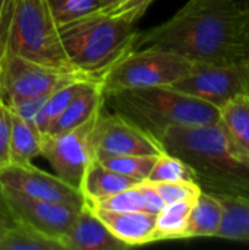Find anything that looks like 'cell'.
I'll return each instance as SVG.
<instances>
[{
  "mask_svg": "<svg viewBox=\"0 0 249 250\" xmlns=\"http://www.w3.org/2000/svg\"><path fill=\"white\" fill-rule=\"evenodd\" d=\"M172 88L217 108L241 94H249L248 62L236 64L195 63L192 70Z\"/></svg>",
  "mask_w": 249,
  "mask_h": 250,
  "instance_id": "ba28073f",
  "label": "cell"
},
{
  "mask_svg": "<svg viewBox=\"0 0 249 250\" xmlns=\"http://www.w3.org/2000/svg\"><path fill=\"white\" fill-rule=\"evenodd\" d=\"M18 223V220L13 217V214L9 211V208L0 201V236L9 230L10 227H13Z\"/></svg>",
  "mask_w": 249,
  "mask_h": 250,
  "instance_id": "1f68e13d",
  "label": "cell"
},
{
  "mask_svg": "<svg viewBox=\"0 0 249 250\" xmlns=\"http://www.w3.org/2000/svg\"><path fill=\"white\" fill-rule=\"evenodd\" d=\"M57 25H65L101 10L100 0H47Z\"/></svg>",
  "mask_w": 249,
  "mask_h": 250,
  "instance_id": "4316f807",
  "label": "cell"
},
{
  "mask_svg": "<svg viewBox=\"0 0 249 250\" xmlns=\"http://www.w3.org/2000/svg\"><path fill=\"white\" fill-rule=\"evenodd\" d=\"M164 205L179 201H195L203 190L195 182H173V183H154Z\"/></svg>",
  "mask_w": 249,
  "mask_h": 250,
  "instance_id": "83f0119b",
  "label": "cell"
},
{
  "mask_svg": "<svg viewBox=\"0 0 249 250\" xmlns=\"http://www.w3.org/2000/svg\"><path fill=\"white\" fill-rule=\"evenodd\" d=\"M91 209H104V211H116V212H126V211H147L144 195L139 189V183L123 190L100 199L92 204H87Z\"/></svg>",
  "mask_w": 249,
  "mask_h": 250,
  "instance_id": "484cf974",
  "label": "cell"
},
{
  "mask_svg": "<svg viewBox=\"0 0 249 250\" xmlns=\"http://www.w3.org/2000/svg\"><path fill=\"white\" fill-rule=\"evenodd\" d=\"M10 166V110L0 98V170Z\"/></svg>",
  "mask_w": 249,
  "mask_h": 250,
  "instance_id": "4dcf8cb0",
  "label": "cell"
},
{
  "mask_svg": "<svg viewBox=\"0 0 249 250\" xmlns=\"http://www.w3.org/2000/svg\"><path fill=\"white\" fill-rule=\"evenodd\" d=\"M0 250H65L54 240L25 223L18 221L0 236Z\"/></svg>",
  "mask_w": 249,
  "mask_h": 250,
  "instance_id": "7402d4cb",
  "label": "cell"
},
{
  "mask_svg": "<svg viewBox=\"0 0 249 250\" xmlns=\"http://www.w3.org/2000/svg\"><path fill=\"white\" fill-rule=\"evenodd\" d=\"M158 141L164 152L191 167L203 190L213 195L249 196V157L220 122L170 126Z\"/></svg>",
  "mask_w": 249,
  "mask_h": 250,
  "instance_id": "7a4b0ae2",
  "label": "cell"
},
{
  "mask_svg": "<svg viewBox=\"0 0 249 250\" xmlns=\"http://www.w3.org/2000/svg\"><path fill=\"white\" fill-rule=\"evenodd\" d=\"M217 196L223 205V220L214 239L249 243V196Z\"/></svg>",
  "mask_w": 249,
  "mask_h": 250,
  "instance_id": "ac0fdd59",
  "label": "cell"
},
{
  "mask_svg": "<svg viewBox=\"0 0 249 250\" xmlns=\"http://www.w3.org/2000/svg\"><path fill=\"white\" fill-rule=\"evenodd\" d=\"M220 119L232 141L249 157V94H241L219 108Z\"/></svg>",
  "mask_w": 249,
  "mask_h": 250,
  "instance_id": "ffe728a7",
  "label": "cell"
},
{
  "mask_svg": "<svg viewBox=\"0 0 249 250\" xmlns=\"http://www.w3.org/2000/svg\"><path fill=\"white\" fill-rule=\"evenodd\" d=\"M51 94V92H50ZM50 94L45 95H32V97H19V98H10V100H3L6 103V105L9 107V110L19 116L21 119H23L25 122L35 125V117L40 113L44 101L47 100V97Z\"/></svg>",
  "mask_w": 249,
  "mask_h": 250,
  "instance_id": "f1b7e54d",
  "label": "cell"
},
{
  "mask_svg": "<svg viewBox=\"0 0 249 250\" xmlns=\"http://www.w3.org/2000/svg\"><path fill=\"white\" fill-rule=\"evenodd\" d=\"M0 201L9 208L18 221L25 223L59 242L82 208L34 198L16 189L3 186H0Z\"/></svg>",
  "mask_w": 249,
  "mask_h": 250,
  "instance_id": "8fae6325",
  "label": "cell"
},
{
  "mask_svg": "<svg viewBox=\"0 0 249 250\" xmlns=\"http://www.w3.org/2000/svg\"><path fill=\"white\" fill-rule=\"evenodd\" d=\"M156 0H120L114 7L107 10L109 13L123 18L132 23H138V21L145 15L150 6Z\"/></svg>",
  "mask_w": 249,
  "mask_h": 250,
  "instance_id": "f546056e",
  "label": "cell"
},
{
  "mask_svg": "<svg viewBox=\"0 0 249 250\" xmlns=\"http://www.w3.org/2000/svg\"><path fill=\"white\" fill-rule=\"evenodd\" d=\"M0 45L3 53L59 70L78 72L66 56L47 0H7L0 18Z\"/></svg>",
  "mask_w": 249,
  "mask_h": 250,
  "instance_id": "5b68a950",
  "label": "cell"
},
{
  "mask_svg": "<svg viewBox=\"0 0 249 250\" xmlns=\"http://www.w3.org/2000/svg\"><path fill=\"white\" fill-rule=\"evenodd\" d=\"M94 142L97 160L114 155H160L164 152L156 136L123 116L106 111V104L95 119Z\"/></svg>",
  "mask_w": 249,
  "mask_h": 250,
  "instance_id": "9c48e42d",
  "label": "cell"
},
{
  "mask_svg": "<svg viewBox=\"0 0 249 250\" xmlns=\"http://www.w3.org/2000/svg\"><path fill=\"white\" fill-rule=\"evenodd\" d=\"M41 157V132L10 111V164L28 166Z\"/></svg>",
  "mask_w": 249,
  "mask_h": 250,
  "instance_id": "d6986e66",
  "label": "cell"
},
{
  "mask_svg": "<svg viewBox=\"0 0 249 250\" xmlns=\"http://www.w3.org/2000/svg\"><path fill=\"white\" fill-rule=\"evenodd\" d=\"M158 47L195 63L236 64L249 60L242 6L236 0H188L170 19L139 31L136 48Z\"/></svg>",
  "mask_w": 249,
  "mask_h": 250,
  "instance_id": "6da1fadb",
  "label": "cell"
},
{
  "mask_svg": "<svg viewBox=\"0 0 249 250\" xmlns=\"http://www.w3.org/2000/svg\"><path fill=\"white\" fill-rule=\"evenodd\" d=\"M60 243L65 250H122L128 248L114 237L87 204L81 208Z\"/></svg>",
  "mask_w": 249,
  "mask_h": 250,
  "instance_id": "4fadbf2b",
  "label": "cell"
},
{
  "mask_svg": "<svg viewBox=\"0 0 249 250\" xmlns=\"http://www.w3.org/2000/svg\"><path fill=\"white\" fill-rule=\"evenodd\" d=\"M1 79H3V50L0 45V98H1Z\"/></svg>",
  "mask_w": 249,
  "mask_h": 250,
  "instance_id": "e575fe53",
  "label": "cell"
},
{
  "mask_svg": "<svg viewBox=\"0 0 249 250\" xmlns=\"http://www.w3.org/2000/svg\"><path fill=\"white\" fill-rule=\"evenodd\" d=\"M107 226V229L129 246H141L154 242L156 231V215L148 211H104L92 209Z\"/></svg>",
  "mask_w": 249,
  "mask_h": 250,
  "instance_id": "5bb4252c",
  "label": "cell"
},
{
  "mask_svg": "<svg viewBox=\"0 0 249 250\" xmlns=\"http://www.w3.org/2000/svg\"><path fill=\"white\" fill-rule=\"evenodd\" d=\"M157 155H114L98 160L104 167L135 179L138 182H144L148 179L150 171L156 163Z\"/></svg>",
  "mask_w": 249,
  "mask_h": 250,
  "instance_id": "d4e9b609",
  "label": "cell"
},
{
  "mask_svg": "<svg viewBox=\"0 0 249 250\" xmlns=\"http://www.w3.org/2000/svg\"><path fill=\"white\" fill-rule=\"evenodd\" d=\"M6 3H7V0H0V18H1V15H3V10H4V7H6Z\"/></svg>",
  "mask_w": 249,
  "mask_h": 250,
  "instance_id": "d590c367",
  "label": "cell"
},
{
  "mask_svg": "<svg viewBox=\"0 0 249 250\" xmlns=\"http://www.w3.org/2000/svg\"><path fill=\"white\" fill-rule=\"evenodd\" d=\"M194 62L169 50L144 47L128 53L101 78L104 94L145 86H170L185 78Z\"/></svg>",
  "mask_w": 249,
  "mask_h": 250,
  "instance_id": "8992f818",
  "label": "cell"
},
{
  "mask_svg": "<svg viewBox=\"0 0 249 250\" xmlns=\"http://www.w3.org/2000/svg\"><path fill=\"white\" fill-rule=\"evenodd\" d=\"M82 78L88 76L78 72L59 70L16 54L3 53L1 100L45 95Z\"/></svg>",
  "mask_w": 249,
  "mask_h": 250,
  "instance_id": "30bf717a",
  "label": "cell"
},
{
  "mask_svg": "<svg viewBox=\"0 0 249 250\" xmlns=\"http://www.w3.org/2000/svg\"><path fill=\"white\" fill-rule=\"evenodd\" d=\"M0 186L16 189L25 195L68 204L73 207H84L85 201L79 189L66 183L56 174H50L34 164L15 166L10 164L0 170Z\"/></svg>",
  "mask_w": 249,
  "mask_h": 250,
  "instance_id": "7c38bea8",
  "label": "cell"
},
{
  "mask_svg": "<svg viewBox=\"0 0 249 250\" xmlns=\"http://www.w3.org/2000/svg\"><path fill=\"white\" fill-rule=\"evenodd\" d=\"M97 114L75 129L60 133H41V157L57 177L76 189H79L87 168L95 160L94 126Z\"/></svg>",
  "mask_w": 249,
  "mask_h": 250,
  "instance_id": "52a82bcc",
  "label": "cell"
},
{
  "mask_svg": "<svg viewBox=\"0 0 249 250\" xmlns=\"http://www.w3.org/2000/svg\"><path fill=\"white\" fill-rule=\"evenodd\" d=\"M59 32L72 66L94 79L135 50L139 35L136 23L104 10L60 25Z\"/></svg>",
  "mask_w": 249,
  "mask_h": 250,
  "instance_id": "3957f363",
  "label": "cell"
},
{
  "mask_svg": "<svg viewBox=\"0 0 249 250\" xmlns=\"http://www.w3.org/2000/svg\"><path fill=\"white\" fill-rule=\"evenodd\" d=\"M223 220V205L217 195L201 190L197 196L185 230V239L216 237Z\"/></svg>",
  "mask_w": 249,
  "mask_h": 250,
  "instance_id": "e0dca14e",
  "label": "cell"
},
{
  "mask_svg": "<svg viewBox=\"0 0 249 250\" xmlns=\"http://www.w3.org/2000/svg\"><path fill=\"white\" fill-rule=\"evenodd\" d=\"M119 1H120V0H100V3H101V10L107 12V10H110L112 7H114Z\"/></svg>",
  "mask_w": 249,
  "mask_h": 250,
  "instance_id": "836d02e7",
  "label": "cell"
},
{
  "mask_svg": "<svg viewBox=\"0 0 249 250\" xmlns=\"http://www.w3.org/2000/svg\"><path fill=\"white\" fill-rule=\"evenodd\" d=\"M139 182L116 173L107 167H104L97 158L87 168L82 182L79 185V192L84 196L85 204H92L114 193L123 192Z\"/></svg>",
  "mask_w": 249,
  "mask_h": 250,
  "instance_id": "2e32d148",
  "label": "cell"
},
{
  "mask_svg": "<svg viewBox=\"0 0 249 250\" xmlns=\"http://www.w3.org/2000/svg\"><path fill=\"white\" fill-rule=\"evenodd\" d=\"M104 107V89L100 79L84 81L81 89L63 110V113L51 123L45 133H60L75 129L92 119Z\"/></svg>",
  "mask_w": 249,
  "mask_h": 250,
  "instance_id": "9a60e30c",
  "label": "cell"
},
{
  "mask_svg": "<svg viewBox=\"0 0 249 250\" xmlns=\"http://www.w3.org/2000/svg\"><path fill=\"white\" fill-rule=\"evenodd\" d=\"M104 104L157 139L170 126L214 125L220 119L217 107L172 86H145L107 92L104 94Z\"/></svg>",
  "mask_w": 249,
  "mask_h": 250,
  "instance_id": "277c9868",
  "label": "cell"
},
{
  "mask_svg": "<svg viewBox=\"0 0 249 250\" xmlns=\"http://www.w3.org/2000/svg\"><path fill=\"white\" fill-rule=\"evenodd\" d=\"M151 183H173V182H195V174L191 167L181 158L163 152L157 155L156 163L147 179ZM197 183V182H195Z\"/></svg>",
  "mask_w": 249,
  "mask_h": 250,
  "instance_id": "cb8c5ba5",
  "label": "cell"
},
{
  "mask_svg": "<svg viewBox=\"0 0 249 250\" xmlns=\"http://www.w3.org/2000/svg\"><path fill=\"white\" fill-rule=\"evenodd\" d=\"M248 67H249V60H248Z\"/></svg>",
  "mask_w": 249,
  "mask_h": 250,
  "instance_id": "8d00e7d4",
  "label": "cell"
},
{
  "mask_svg": "<svg viewBox=\"0 0 249 250\" xmlns=\"http://www.w3.org/2000/svg\"><path fill=\"white\" fill-rule=\"evenodd\" d=\"M241 6H242V13H244V29H245V35L249 42V0H244Z\"/></svg>",
  "mask_w": 249,
  "mask_h": 250,
  "instance_id": "d6a6232c",
  "label": "cell"
},
{
  "mask_svg": "<svg viewBox=\"0 0 249 250\" xmlns=\"http://www.w3.org/2000/svg\"><path fill=\"white\" fill-rule=\"evenodd\" d=\"M194 202L195 201H179L166 204L156 215L154 242L185 239V230Z\"/></svg>",
  "mask_w": 249,
  "mask_h": 250,
  "instance_id": "44dd1931",
  "label": "cell"
},
{
  "mask_svg": "<svg viewBox=\"0 0 249 250\" xmlns=\"http://www.w3.org/2000/svg\"><path fill=\"white\" fill-rule=\"evenodd\" d=\"M87 79H92V78H82V79L69 82L63 86L57 88L47 97L40 113L35 117V126L41 133H45L47 129L51 126V123L63 113V110L69 105V103L73 100V97L81 89L84 81H87Z\"/></svg>",
  "mask_w": 249,
  "mask_h": 250,
  "instance_id": "603a6c76",
  "label": "cell"
}]
</instances>
